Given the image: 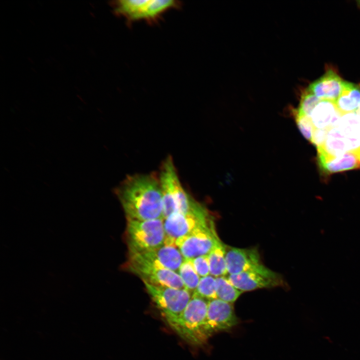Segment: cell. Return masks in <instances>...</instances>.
Instances as JSON below:
<instances>
[{
    "label": "cell",
    "mask_w": 360,
    "mask_h": 360,
    "mask_svg": "<svg viewBox=\"0 0 360 360\" xmlns=\"http://www.w3.org/2000/svg\"><path fill=\"white\" fill-rule=\"evenodd\" d=\"M320 100L318 98L306 90L302 93L299 106L295 112L310 117L313 110Z\"/></svg>",
    "instance_id": "603a6c76"
},
{
    "label": "cell",
    "mask_w": 360,
    "mask_h": 360,
    "mask_svg": "<svg viewBox=\"0 0 360 360\" xmlns=\"http://www.w3.org/2000/svg\"><path fill=\"white\" fill-rule=\"evenodd\" d=\"M335 104L342 114L356 112L360 104V86L344 81L342 92Z\"/></svg>",
    "instance_id": "ac0fdd59"
},
{
    "label": "cell",
    "mask_w": 360,
    "mask_h": 360,
    "mask_svg": "<svg viewBox=\"0 0 360 360\" xmlns=\"http://www.w3.org/2000/svg\"><path fill=\"white\" fill-rule=\"evenodd\" d=\"M334 126L344 136L348 152L360 160V116L356 112L342 114Z\"/></svg>",
    "instance_id": "9a60e30c"
},
{
    "label": "cell",
    "mask_w": 360,
    "mask_h": 360,
    "mask_svg": "<svg viewBox=\"0 0 360 360\" xmlns=\"http://www.w3.org/2000/svg\"><path fill=\"white\" fill-rule=\"evenodd\" d=\"M356 112L360 116V104Z\"/></svg>",
    "instance_id": "4316f807"
},
{
    "label": "cell",
    "mask_w": 360,
    "mask_h": 360,
    "mask_svg": "<svg viewBox=\"0 0 360 360\" xmlns=\"http://www.w3.org/2000/svg\"><path fill=\"white\" fill-rule=\"evenodd\" d=\"M232 304L218 298L208 301L204 326L206 339L216 332L228 330L238 324Z\"/></svg>",
    "instance_id": "30bf717a"
},
{
    "label": "cell",
    "mask_w": 360,
    "mask_h": 360,
    "mask_svg": "<svg viewBox=\"0 0 360 360\" xmlns=\"http://www.w3.org/2000/svg\"><path fill=\"white\" fill-rule=\"evenodd\" d=\"M178 273L182 280L185 288L190 292H194L200 278L194 270L191 260L186 259Z\"/></svg>",
    "instance_id": "44dd1931"
},
{
    "label": "cell",
    "mask_w": 360,
    "mask_h": 360,
    "mask_svg": "<svg viewBox=\"0 0 360 360\" xmlns=\"http://www.w3.org/2000/svg\"><path fill=\"white\" fill-rule=\"evenodd\" d=\"M192 294L208 300L217 298L216 278L210 274L200 278L198 286Z\"/></svg>",
    "instance_id": "7402d4cb"
},
{
    "label": "cell",
    "mask_w": 360,
    "mask_h": 360,
    "mask_svg": "<svg viewBox=\"0 0 360 360\" xmlns=\"http://www.w3.org/2000/svg\"><path fill=\"white\" fill-rule=\"evenodd\" d=\"M136 254L160 266L176 272L186 260L176 246L166 244L150 250Z\"/></svg>",
    "instance_id": "4fadbf2b"
},
{
    "label": "cell",
    "mask_w": 360,
    "mask_h": 360,
    "mask_svg": "<svg viewBox=\"0 0 360 360\" xmlns=\"http://www.w3.org/2000/svg\"><path fill=\"white\" fill-rule=\"evenodd\" d=\"M342 115L335 102L320 100L313 110L310 118L315 129L328 130L336 126Z\"/></svg>",
    "instance_id": "2e32d148"
},
{
    "label": "cell",
    "mask_w": 360,
    "mask_h": 360,
    "mask_svg": "<svg viewBox=\"0 0 360 360\" xmlns=\"http://www.w3.org/2000/svg\"><path fill=\"white\" fill-rule=\"evenodd\" d=\"M318 162L321 170L327 174L360 168V160L350 152L334 158H318Z\"/></svg>",
    "instance_id": "e0dca14e"
},
{
    "label": "cell",
    "mask_w": 360,
    "mask_h": 360,
    "mask_svg": "<svg viewBox=\"0 0 360 360\" xmlns=\"http://www.w3.org/2000/svg\"><path fill=\"white\" fill-rule=\"evenodd\" d=\"M226 260L229 274L247 271L262 272L272 271L262 263L256 248H240L226 246Z\"/></svg>",
    "instance_id": "8fae6325"
},
{
    "label": "cell",
    "mask_w": 360,
    "mask_h": 360,
    "mask_svg": "<svg viewBox=\"0 0 360 360\" xmlns=\"http://www.w3.org/2000/svg\"><path fill=\"white\" fill-rule=\"evenodd\" d=\"M344 82L336 72L328 70L310 84L307 90L320 100L335 102L342 92Z\"/></svg>",
    "instance_id": "5bb4252c"
},
{
    "label": "cell",
    "mask_w": 360,
    "mask_h": 360,
    "mask_svg": "<svg viewBox=\"0 0 360 360\" xmlns=\"http://www.w3.org/2000/svg\"><path fill=\"white\" fill-rule=\"evenodd\" d=\"M116 192L127 220L162 218L158 175L154 173L129 175L116 188Z\"/></svg>",
    "instance_id": "6da1fadb"
},
{
    "label": "cell",
    "mask_w": 360,
    "mask_h": 360,
    "mask_svg": "<svg viewBox=\"0 0 360 360\" xmlns=\"http://www.w3.org/2000/svg\"><path fill=\"white\" fill-rule=\"evenodd\" d=\"M220 242L212 220L192 233L178 238L176 246L185 259L192 260L208 256Z\"/></svg>",
    "instance_id": "9c48e42d"
},
{
    "label": "cell",
    "mask_w": 360,
    "mask_h": 360,
    "mask_svg": "<svg viewBox=\"0 0 360 360\" xmlns=\"http://www.w3.org/2000/svg\"><path fill=\"white\" fill-rule=\"evenodd\" d=\"M328 130H326L315 129L314 130L311 142L316 148L321 146L324 142Z\"/></svg>",
    "instance_id": "484cf974"
},
{
    "label": "cell",
    "mask_w": 360,
    "mask_h": 360,
    "mask_svg": "<svg viewBox=\"0 0 360 360\" xmlns=\"http://www.w3.org/2000/svg\"><path fill=\"white\" fill-rule=\"evenodd\" d=\"M162 200L163 220L173 213H186L203 206L185 190L171 156L163 162L158 175Z\"/></svg>",
    "instance_id": "7a4b0ae2"
},
{
    "label": "cell",
    "mask_w": 360,
    "mask_h": 360,
    "mask_svg": "<svg viewBox=\"0 0 360 360\" xmlns=\"http://www.w3.org/2000/svg\"><path fill=\"white\" fill-rule=\"evenodd\" d=\"M210 273L216 278L225 276L228 272L226 260V246L222 242L208 254Z\"/></svg>",
    "instance_id": "d6986e66"
},
{
    "label": "cell",
    "mask_w": 360,
    "mask_h": 360,
    "mask_svg": "<svg viewBox=\"0 0 360 360\" xmlns=\"http://www.w3.org/2000/svg\"><path fill=\"white\" fill-rule=\"evenodd\" d=\"M194 270L200 277L210 274L208 255L202 256L191 260Z\"/></svg>",
    "instance_id": "d4e9b609"
},
{
    "label": "cell",
    "mask_w": 360,
    "mask_h": 360,
    "mask_svg": "<svg viewBox=\"0 0 360 360\" xmlns=\"http://www.w3.org/2000/svg\"><path fill=\"white\" fill-rule=\"evenodd\" d=\"M126 234L128 253H140L156 248L164 244L163 219L127 220Z\"/></svg>",
    "instance_id": "3957f363"
},
{
    "label": "cell",
    "mask_w": 360,
    "mask_h": 360,
    "mask_svg": "<svg viewBox=\"0 0 360 360\" xmlns=\"http://www.w3.org/2000/svg\"><path fill=\"white\" fill-rule=\"evenodd\" d=\"M125 268L138 276L144 282L176 288H185L178 272L151 262L138 254L128 253Z\"/></svg>",
    "instance_id": "52a82bcc"
},
{
    "label": "cell",
    "mask_w": 360,
    "mask_h": 360,
    "mask_svg": "<svg viewBox=\"0 0 360 360\" xmlns=\"http://www.w3.org/2000/svg\"><path fill=\"white\" fill-rule=\"evenodd\" d=\"M180 2L176 0H122L112 2L114 12L124 17L128 23L144 20L156 22L167 11L179 8Z\"/></svg>",
    "instance_id": "277c9868"
},
{
    "label": "cell",
    "mask_w": 360,
    "mask_h": 360,
    "mask_svg": "<svg viewBox=\"0 0 360 360\" xmlns=\"http://www.w3.org/2000/svg\"><path fill=\"white\" fill-rule=\"evenodd\" d=\"M294 112L295 120L298 129L302 136L311 142L314 128L310 118Z\"/></svg>",
    "instance_id": "cb8c5ba5"
},
{
    "label": "cell",
    "mask_w": 360,
    "mask_h": 360,
    "mask_svg": "<svg viewBox=\"0 0 360 360\" xmlns=\"http://www.w3.org/2000/svg\"><path fill=\"white\" fill-rule=\"evenodd\" d=\"M208 300L192 294L175 330L182 338L193 344H200L206 339L204 326Z\"/></svg>",
    "instance_id": "8992f818"
},
{
    "label": "cell",
    "mask_w": 360,
    "mask_h": 360,
    "mask_svg": "<svg viewBox=\"0 0 360 360\" xmlns=\"http://www.w3.org/2000/svg\"><path fill=\"white\" fill-rule=\"evenodd\" d=\"M227 278L234 286L242 292L284 284L280 275L272 270L269 272L247 271L228 274Z\"/></svg>",
    "instance_id": "7c38bea8"
},
{
    "label": "cell",
    "mask_w": 360,
    "mask_h": 360,
    "mask_svg": "<svg viewBox=\"0 0 360 360\" xmlns=\"http://www.w3.org/2000/svg\"><path fill=\"white\" fill-rule=\"evenodd\" d=\"M216 284L217 298L228 303L234 302L242 292L224 276L216 278Z\"/></svg>",
    "instance_id": "ffe728a7"
},
{
    "label": "cell",
    "mask_w": 360,
    "mask_h": 360,
    "mask_svg": "<svg viewBox=\"0 0 360 360\" xmlns=\"http://www.w3.org/2000/svg\"><path fill=\"white\" fill-rule=\"evenodd\" d=\"M212 221L206 209L202 208L186 213L176 212L163 220L164 244L176 246V240Z\"/></svg>",
    "instance_id": "ba28073f"
},
{
    "label": "cell",
    "mask_w": 360,
    "mask_h": 360,
    "mask_svg": "<svg viewBox=\"0 0 360 360\" xmlns=\"http://www.w3.org/2000/svg\"><path fill=\"white\" fill-rule=\"evenodd\" d=\"M152 300L175 330L192 294L186 288L155 286L144 282Z\"/></svg>",
    "instance_id": "5b68a950"
}]
</instances>
